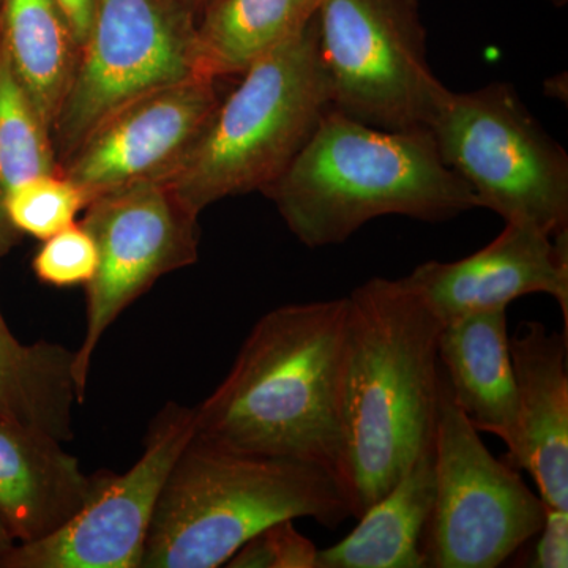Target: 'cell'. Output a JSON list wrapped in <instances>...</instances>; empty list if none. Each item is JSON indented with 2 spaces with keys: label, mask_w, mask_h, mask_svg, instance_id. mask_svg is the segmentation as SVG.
Here are the masks:
<instances>
[{
  "label": "cell",
  "mask_w": 568,
  "mask_h": 568,
  "mask_svg": "<svg viewBox=\"0 0 568 568\" xmlns=\"http://www.w3.org/2000/svg\"><path fill=\"white\" fill-rule=\"evenodd\" d=\"M346 302L342 485L357 519L435 439L444 324L403 278L376 276Z\"/></svg>",
  "instance_id": "cell-1"
},
{
  "label": "cell",
  "mask_w": 568,
  "mask_h": 568,
  "mask_svg": "<svg viewBox=\"0 0 568 568\" xmlns=\"http://www.w3.org/2000/svg\"><path fill=\"white\" fill-rule=\"evenodd\" d=\"M346 310L339 297L265 313L220 386L194 407V437L224 450L321 467L343 489Z\"/></svg>",
  "instance_id": "cell-2"
},
{
  "label": "cell",
  "mask_w": 568,
  "mask_h": 568,
  "mask_svg": "<svg viewBox=\"0 0 568 568\" xmlns=\"http://www.w3.org/2000/svg\"><path fill=\"white\" fill-rule=\"evenodd\" d=\"M261 193L308 248L343 244L384 215L436 223L478 207L428 126L381 130L332 108L293 163Z\"/></svg>",
  "instance_id": "cell-3"
},
{
  "label": "cell",
  "mask_w": 568,
  "mask_h": 568,
  "mask_svg": "<svg viewBox=\"0 0 568 568\" xmlns=\"http://www.w3.org/2000/svg\"><path fill=\"white\" fill-rule=\"evenodd\" d=\"M297 518L335 529L353 517L338 481L321 467L193 436L156 503L141 568L224 567L260 530Z\"/></svg>",
  "instance_id": "cell-4"
},
{
  "label": "cell",
  "mask_w": 568,
  "mask_h": 568,
  "mask_svg": "<svg viewBox=\"0 0 568 568\" xmlns=\"http://www.w3.org/2000/svg\"><path fill=\"white\" fill-rule=\"evenodd\" d=\"M328 110L315 14L304 32L242 74L193 151L163 182L197 216L224 197L263 192L293 163Z\"/></svg>",
  "instance_id": "cell-5"
},
{
  "label": "cell",
  "mask_w": 568,
  "mask_h": 568,
  "mask_svg": "<svg viewBox=\"0 0 568 568\" xmlns=\"http://www.w3.org/2000/svg\"><path fill=\"white\" fill-rule=\"evenodd\" d=\"M440 156L506 224L549 237L568 231V155L514 85L447 91L429 123Z\"/></svg>",
  "instance_id": "cell-6"
},
{
  "label": "cell",
  "mask_w": 568,
  "mask_h": 568,
  "mask_svg": "<svg viewBox=\"0 0 568 568\" xmlns=\"http://www.w3.org/2000/svg\"><path fill=\"white\" fill-rule=\"evenodd\" d=\"M332 110L381 130L428 126L448 89L432 71L418 0H321Z\"/></svg>",
  "instance_id": "cell-7"
},
{
  "label": "cell",
  "mask_w": 568,
  "mask_h": 568,
  "mask_svg": "<svg viewBox=\"0 0 568 568\" xmlns=\"http://www.w3.org/2000/svg\"><path fill=\"white\" fill-rule=\"evenodd\" d=\"M435 503L426 567L496 568L540 530L547 504L519 470L493 457L454 402L440 369L435 426Z\"/></svg>",
  "instance_id": "cell-8"
},
{
  "label": "cell",
  "mask_w": 568,
  "mask_h": 568,
  "mask_svg": "<svg viewBox=\"0 0 568 568\" xmlns=\"http://www.w3.org/2000/svg\"><path fill=\"white\" fill-rule=\"evenodd\" d=\"M196 18L175 0H95L91 29L51 129L59 164L115 111L200 77Z\"/></svg>",
  "instance_id": "cell-9"
},
{
  "label": "cell",
  "mask_w": 568,
  "mask_h": 568,
  "mask_svg": "<svg viewBox=\"0 0 568 568\" xmlns=\"http://www.w3.org/2000/svg\"><path fill=\"white\" fill-rule=\"evenodd\" d=\"M80 223L99 250V268L85 286L84 338L74 349V383L82 405L104 334L162 276L196 263L200 226L197 215L163 181L97 197Z\"/></svg>",
  "instance_id": "cell-10"
},
{
  "label": "cell",
  "mask_w": 568,
  "mask_h": 568,
  "mask_svg": "<svg viewBox=\"0 0 568 568\" xmlns=\"http://www.w3.org/2000/svg\"><path fill=\"white\" fill-rule=\"evenodd\" d=\"M193 436L194 407L168 403L126 473L104 470L99 489L69 523L41 540L14 545L0 568H141L156 503Z\"/></svg>",
  "instance_id": "cell-11"
},
{
  "label": "cell",
  "mask_w": 568,
  "mask_h": 568,
  "mask_svg": "<svg viewBox=\"0 0 568 568\" xmlns=\"http://www.w3.org/2000/svg\"><path fill=\"white\" fill-rule=\"evenodd\" d=\"M220 80L192 77L115 111L61 164L92 203L142 182L164 181L193 151L222 102Z\"/></svg>",
  "instance_id": "cell-12"
},
{
  "label": "cell",
  "mask_w": 568,
  "mask_h": 568,
  "mask_svg": "<svg viewBox=\"0 0 568 568\" xmlns=\"http://www.w3.org/2000/svg\"><path fill=\"white\" fill-rule=\"evenodd\" d=\"M403 280L443 324L507 310L525 295H551L568 335V231L549 237L532 227L506 224L477 253L454 263L428 261Z\"/></svg>",
  "instance_id": "cell-13"
},
{
  "label": "cell",
  "mask_w": 568,
  "mask_h": 568,
  "mask_svg": "<svg viewBox=\"0 0 568 568\" xmlns=\"http://www.w3.org/2000/svg\"><path fill=\"white\" fill-rule=\"evenodd\" d=\"M518 437L504 462L526 470L545 504L568 510V335L523 321L510 335Z\"/></svg>",
  "instance_id": "cell-14"
},
{
  "label": "cell",
  "mask_w": 568,
  "mask_h": 568,
  "mask_svg": "<svg viewBox=\"0 0 568 568\" xmlns=\"http://www.w3.org/2000/svg\"><path fill=\"white\" fill-rule=\"evenodd\" d=\"M40 429L0 417V518L17 544L41 540L69 523L102 484Z\"/></svg>",
  "instance_id": "cell-15"
},
{
  "label": "cell",
  "mask_w": 568,
  "mask_h": 568,
  "mask_svg": "<svg viewBox=\"0 0 568 568\" xmlns=\"http://www.w3.org/2000/svg\"><path fill=\"white\" fill-rule=\"evenodd\" d=\"M437 357L454 402L478 433L508 448L518 437V392L507 310L476 313L443 325Z\"/></svg>",
  "instance_id": "cell-16"
},
{
  "label": "cell",
  "mask_w": 568,
  "mask_h": 568,
  "mask_svg": "<svg viewBox=\"0 0 568 568\" xmlns=\"http://www.w3.org/2000/svg\"><path fill=\"white\" fill-rule=\"evenodd\" d=\"M435 439L394 488L358 517L334 547L320 549L317 568H424L435 503Z\"/></svg>",
  "instance_id": "cell-17"
},
{
  "label": "cell",
  "mask_w": 568,
  "mask_h": 568,
  "mask_svg": "<svg viewBox=\"0 0 568 568\" xmlns=\"http://www.w3.org/2000/svg\"><path fill=\"white\" fill-rule=\"evenodd\" d=\"M321 0H211L196 21V73L244 74L305 31Z\"/></svg>",
  "instance_id": "cell-18"
},
{
  "label": "cell",
  "mask_w": 568,
  "mask_h": 568,
  "mask_svg": "<svg viewBox=\"0 0 568 568\" xmlns=\"http://www.w3.org/2000/svg\"><path fill=\"white\" fill-rule=\"evenodd\" d=\"M74 351L59 343H26L0 312V417L40 429L65 444L73 440Z\"/></svg>",
  "instance_id": "cell-19"
},
{
  "label": "cell",
  "mask_w": 568,
  "mask_h": 568,
  "mask_svg": "<svg viewBox=\"0 0 568 568\" xmlns=\"http://www.w3.org/2000/svg\"><path fill=\"white\" fill-rule=\"evenodd\" d=\"M2 44L14 77L52 129L80 58V43L54 0H3Z\"/></svg>",
  "instance_id": "cell-20"
},
{
  "label": "cell",
  "mask_w": 568,
  "mask_h": 568,
  "mask_svg": "<svg viewBox=\"0 0 568 568\" xmlns=\"http://www.w3.org/2000/svg\"><path fill=\"white\" fill-rule=\"evenodd\" d=\"M61 173L50 129L14 77L0 43V257L21 241L6 215L7 197L22 183Z\"/></svg>",
  "instance_id": "cell-21"
},
{
  "label": "cell",
  "mask_w": 568,
  "mask_h": 568,
  "mask_svg": "<svg viewBox=\"0 0 568 568\" xmlns=\"http://www.w3.org/2000/svg\"><path fill=\"white\" fill-rule=\"evenodd\" d=\"M88 207L84 193L62 173L40 175L22 183L7 197L6 215L14 233L44 241L70 224Z\"/></svg>",
  "instance_id": "cell-22"
},
{
  "label": "cell",
  "mask_w": 568,
  "mask_h": 568,
  "mask_svg": "<svg viewBox=\"0 0 568 568\" xmlns=\"http://www.w3.org/2000/svg\"><path fill=\"white\" fill-rule=\"evenodd\" d=\"M32 260L40 283L52 287L88 286L99 268L95 241L80 222L44 239Z\"/></svg>",
  "instance_id": "cell-23"
},
{
  "label": "cell",
  "mask_w": 568,
  "mask_h": 568,
  "mask_svg": "<svg viewBox=\"0 0 568 568\" xmlns=\"http://www.w3.org/2000/svg\"><path fill=\"white\" fill-rule=\"evenodd\" d=\"M317 555L320 548L298 532L294 519H283L245 541L224 567L317 568Z\"/></svg>",
  "instance_id": "cell-24"
},
{
  "label": "cell",
  "mask_w": 568,
  "mask_h": 568,
  "mask_svg": "<svg viewBox=\"0 0 568 568\" xmlns=\"http://www.w3.org/2000/svg\"><path fill=\"white\" fill-rule=\"evenodd\" d=\"M534 538L537 541L526 567H568V510L548 507L544 525Z\"/></svg>",
  "instance_id": "cell-25"
},
{
  "label": "cell",
  "mask_w": 568,
  "mask_h": 568,
  "mask_svg": "<svg viewBox=\"0 0 568 568\" xmlns=\"http://www.w3.org/2000/svg\"><path fill=\"white\" fill-rule=\"evenodd\" d=\"M61 9L63 17L69 21L71 31L77 37L78 43H84L91 29L95 0H54Z\"/></svg>",
  "instance_id": "cell-26"
},
{
  "label": "cell",
  "mask_w": 568,
  "mask_h": 568,
  "mask_svg": "<svg viewBox=\"0 0 568 568\" xmlns=\"http://www.w3.org/2000/svg\"><path fill=\"white\" fill-rule=\"evenodd\" d=\"M14 545H17V541H14L10 530L7 529L6 523L0 518V560H2L3 556H6Z\"/></svg>",
  "instance_id": "cell-27"
},
{
  "label": "cell",
  "mask_w": 568,
  "mask_h": 568,
  "mask_svg": "<svg viewBox=\"0 0 568 568\" xmlns=\"http://www.w3.org/2000/svg\"><path fill=\"white\" fill-rule=\"evenodd\" d=\"M175 2L186 11H190L197 21V18H200V14L203 13V10L209 6L211 0H175Z\"/></svg>",
  "instance_id": "cell-28"
},
{
  "label": "cell",
  "mask_w": 568,
  "mask_h": 568,
  "mask_svg": "<svg viewBox=\"0 0 568 568\" xmlns=\"http://www.w3.org/2000/svg\"><path fill=\"white\" fill-rule=\"evenodd\" d=\"M2 14H3V0H0V43H2Z\"/></svg>",
  "instance_id": "cell-29"
},
{
  "label": "cell",
  "mask_w": 568,
  "mask_h": 568,
  "mask_svg": "<svg viewBox=\"0 0 568 568\" xmlns=\"http://www.w3.org/2000/svg\"><path fill=\"white\" fill-rule=\"evenodd\" d=\"M552 2L558 3V6H562V3L566 2V0H552Z\"/></svg>",
  "instance_id": "cell-30"
}]
</instances>
